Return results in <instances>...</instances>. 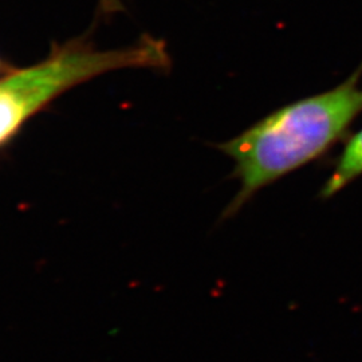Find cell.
Listing matches in <instances>:
<instances>
[{
    "label": "cell",
    "instance_id": "1",
    "mask_svg": "<svg viewBox=\"0 0 362 362\" xmlns=\"http://www.w3.org/2000/svg\"><path fill=\"white\" fill-rule=\"evenodd\" d=\"M362 64L332 90L310 95L262 118L216 148L235 161L240 189L224 212L233 218L264 187L309 164L345 139L362 113Z\"/></svg>",
    "mask_w": 362,
    "mask_h": 362
},
{
    "label": "cell",
    "instance_id": "4",
    "mask_svg": "<svg viewBox=\"0 0 362 362\" xmlns=\"http://www.w3.org/2000/svg\"><path fill=\"white\" fill-rule=\"evenodd\" d=\"M1 69H3V64H1V61H0V71H1Z\"/></svg>",
    "mask_w": 362,
    "mask_h": 362
},
{
    "label": "cell",
    "instance_id": "3",
    "mask_svg": "<svg viewBox=\"0 0 362 362\" xmlns=\"http://www.w3.org/2000/svg\"><path fill=\"white\" fill-rule=\"evenodd\" d=\"M360 176H362V129L349 137L345 144L344 151L337 158L332 176L320 192V197L330 199Z\"/></svg>",
    "mask_w": 362,
    "mask_h": 362
},
{
    "label": "cell",
    "instance_id": "2",
    "mask_svg": "<svg viewBox=\"0 0 362 362\" xmlns=\"http://www.w3.org/2000/svg\"><path fill=\"white\" fill-rule=\"evenodd\" d=\"M164 62V47L155 40L101 52L69 46L42 64L15 71L0 81V121L15 133L28 117L83 81L118 69L163 66Z\"/></svg>",
    "mask_w": 362,
    "mask_h": 362
}]
</instances>
